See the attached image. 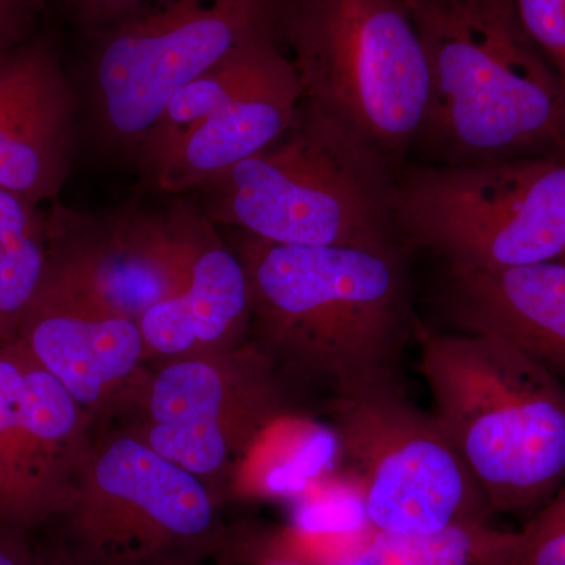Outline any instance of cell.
Returning <instances> with one entry per match:
<instances>
[{"mask_svg": "<svg viewBox=\"0 0 565 565\" xmlns=\"http://www.w3.org/2000/svg\"><path fill=\"white\" fill-rule=\"evenodd\" d=\"M390 167L370 145L305 106L285 136L203 185L204 214L267 243L399 247Z\"/></svg>", "mask_w": 565, "mask_h": 565, "instance_id": "4", "label": "cell"}, {"mask_svg": "<svg viewBox=\"0 0 565 565\" xmlns=\"http://www.w3.org/2000/svg\"><path fill=\"white\" fill-rule=\"evenodd\" d=\"M564 6H565V0H564Z\"/></svg>", "mask_w": 565, "mask_h": 565, "instance_id": "25", "label": "cell"}, {"mask_svg": "<svg viewBox=\"0 0 565 565\" xmlns=\"http://www.w3.org/2000/svg\"><path fill=\"white\" fill-rule=\"evenodd\" d=\"M333 429L375 531L434 533L492 514L451 438L403 386L333 397Z\"/></svg>", "mask_w": 565, "mask_h": 565, "instance_id": "8", "label": "cell"}, {"mask_svg": "<svg viewBox=\"0 0 565 565\" xmlns=\"http://www.w3.org/2000/svg\"><path fill=\"white\" fill-rule=\"evenodd\" d=\"M47 263V211L0 191V348L17 343Z\"/></svg>", "mask_w": 565, "mask_h": 565, "instance_id": "17", "label": "cell"}, {"mask_svg": "<svg viewBox=\"0 0 565 565\" xmlns=\"http://www.w3.org/2000/svg\"><path fill=\"white\" fill-rule=\"evenodd\" d=\"M239 259L263 340L332 399L401 386L415 330L403 248L286 245L244 233Z\"/></svg>", "mask_w": 565, "mask_h": 565, "instance_id": "1", "label": "cell"}, {"mask_svg": "<svg viewBox=\"0 0 565 565\" xmlns=\"http://www.w3.org/2000/svg\"><path fill=\"white\" fill-rule=\"evenodd\" d=\"M514 6L527 36L555 70L565 92L564 0H514Z\"/></svg>", "mask_w": 565, "mask_h": 565, "instance_id": "21", "label": "cell"}, {"mask_svg": "<svg viewBox=\"0 0 565 565\" xmlns=\"http://www.w3.org/2000/svg\"><path fill=\"white\" fill-rule=\"evenodd\" d=\"M426 51L424 139L446 163L565 154V92L514 0H404Z\"/></svg>", "mask_w": 565, "mask_h": 565, "instance_id": "2", "label": "cell"}, {"mask_svg": "<svg viewBox=\"0 0 565 565\" xmlns=\"http://www.w3.org/2000/svg\"><path fill=\"white\" fill-rule=\"evenodd\" d=\"M95 476L96 493L61 512L68 525L58 565H195L214 548L210 494L150 446L115 441Z\"/></svg>", "mask_w": 565, "mask_h": 565, "instance_id": "10", "label": "cell"}, {"mask_svg": "<svg viewBox=\"0 0 565 565\" xmlns=\"http://www.w3.org/2000/svg\"><path fill=\"white\" fill-rule=\"evenodd\" d=\"M516 531L468 523L434 533L375 531L344 565H503Z\"/></svg>", "mask_w": 565, "mask_h": 565, "instance_id": "18", "label": "cell"}, {"mask_svg": "<svg viewBox=\"0 0 565 565\" xmlns=\"http://www.w3.org/2000/svg\"><path fill=\"white\" fill-rule=\"evenodd\" d=\"M230 403V386L211 364H172L152 388L150 448L192 475L221 468L228 452L221 416Z\"/></svg>", "mask_w": 565, "mask_h": 565, "instance_id": "16", "label": "cell"}, {"mask_svg": "<svg viewBox=\"0 0 565 565\" xmlns=\"http://www.w3.org/2000/svg\"><path fill=\"white\" fill-rule=\"evenodd\" d=\"M28 534L0 525V565H52L46 555L33 548Z\"/></svg>", "mask_w": 565, "mask_h": 565, "instance_id": "24", "label": "cell"}, {"mask_svg": "<svg viewBox=\"0 0 565 565\" xmlns=\"http://www.w3.org/2000/svg\"><path fill=\"white\" fill-rule=\"evenodd\" d=\"M434 416L492 512L534 511L565 481V386L490 333L415 323Z\"/></svg>", "mask_w": 565, "mask_h": 565, "instance_id": "3", "label": "cell"}, {"mask_svg": "<svg viewBox=\"0 0 565 565\" xmlns=\"http://www.w3.org/2000/svg\"><path fill=\"white\" fill-rule=\"evenodd\" d=\"M18 341L77 404H92L107 385L131 373L143 338L131 319L85 315L33 299Z\"/></svg>", "mask_w": 565, "mask_h": 565, "instance_id": "15", "label": "cell"}, {"mask_svg": "<svg viewBox=\"0 0 565 565\" xmlns=\"http://www.w3.org/2000/svg\"><path fill=\"white\" fill-rule=\"evenodd\" d=\"M397 233L448 270H501L565 258V154L408 170Z\"/></svg>", "mask_w": 565, "mask_h": 565, "instance_id": "6", "label": "cell"}, {"mask_svg": "<svg viewBox=\"0 0 565 565\" xmlns=\"http://www.w3.org/2000/svg\"><path fill=\"white\" fill-rule=\"evenodd\" d=\"M47 0H0V54L31 39Z\"/></svg>", "mask_w": 565, "mask_h": 565, "instance_id": "23", "label": "cell"}, {"mask_svg": "<svg viewBox=\"0 0 565 565\" xmlns=\"http://www.w3.org/2000/svg\"><path fill=\"white\" fill-rule=\"evenodd\" d=\"M250 319L244 264L217 239L210 217L196 210L180 288L141 316V338L154 351L180 353L236 333Z\"/></svg>", "mask_w": 565, "mask_h": 565, "instance_id": "14", "label": "cell"}, {"mask_svg": "<svg viewBox=\"0 0 565 565\" xmlns=\"http://www.w3.org/2000/svg\"><path fill=\"white\" fill-rule=\"evenodd\" d=\"M286 0H158L93 36V117L137 159L170 102L234 51L280 33Z\"/></svg>", "mask_w": 565, "mask_h": 565, "instance_id": "7", "label": "cell"}, {"mask_svg": "<svg viewBox=\"0 0 565 565\" xmlns=\"http://www.w3.org/2000/svg\"><path fill=\"white\" fill-rule=\"evenodd\" d=\"M465 332L490 333L565 381V258L501 270H448Z\"/></svg>", "mask_w": 565, "mask_h": 565, "instance_id": "13", "label": "cell"}, {"mask_svg": "<svg viewBox=\"0 0 565 565\" xmlns=\"http://www.w3.org/2000/svg\"><path fill=\"white\" fill-rule=\"evenodd\" d=\"M195 210L178 202L159 214L84 217L55 204L47 211V263L35 300L139 323L180 288Z\"/></svg>", "mask_w": 565, "mask_h": 565, "instance_id": "11", "label": "cell"}, {"mask_svg": "<svg viewBox=\"0 0 565 565\" xmlns=\"http://www.w3.org/2000/svg\"><path fill=\"white\" fill-rule=\"evenodd\" d=\"M76 98L46 36L0 54V191L57 200L71 169Z\"/></svg>", "mask_w": 565, "mask_h": 565, "instance_id": "12", "label": "cell"}, {"mask_svg": "<svg viewBox=\"0 0 565 565\" xmlns=\"http://www.w3.org/2000/svg\"><path fill=\"white\" fill-rule=\"evenodd\" d=\"M503 565H565V481L522 531Z\"/></svg>", "mask_w": 565, "mask_h": 565, "instance_id": "20", "label": "cell"}, {"mask_svg": "<svg viewBox=\"0 0 565 565\" xmlns=\"http://www.w3.org/2000/svg\"><path fill=\"white\" fill-rule=\"evenodd\" d=\"M305 106L370 145L390 166L423 136L430 70L404 0H286Z\"/></svg>", "mask_w": 565, "mask_h": 565, "instance_id": "5", "label": "cell"}, {"mask_svg": "<svg viewBox=\"0 0 565 565\" xmlns=\"http://www.w3.org/2000/svg\"><path fill=\"white\" fill-rule=\"evenodd\" d=\"M25 364L28 352L20 341L0 348V525L31 531V493L21 429Z\"/></svg>", "mask_w": 565, "mask_h": 565, "instance_id": "19", "label": "cell"}, {"mask_svg": "<svg viewBox=\"0 0 565 565\" xmlns=\"http://www.w3.org/2000/svg\"><path fill=\"white\" fill-rule=\"evenodd\" d=\"M302 85L277 33L250 41L170 102L137 156L166 193L202 189L285 136L300 114Z\"/></svg>", "mask_w": 565, "mask_h": 565, "instance_id": "9", "label": "cell"}, {"mask_svg": "<svg viewBox=\"0 0 565 565\" xmlns=\"http://www.w3.org/2000/svg\"><path fill=\"white\" fill-rule=\"evenodd\" d=\"M74 21L92 36L140 13L158 0H63Z\"/></svg>", "mask_w": 565, "mask_h": 565, "instance_id": "22", "label": "cell"}]
</instances>
